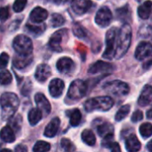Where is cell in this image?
<instances>
[{
	"label": "cell",
	"instance_id": "6da1fadb",
	"mask_svg": "<svg viewBox=\"0 0 152 152\" xmlns=\"http://www.w3.org/2000/svg\"><path fill=\"white\" fill-rule=\"evenodd\" d=\"M132 37V29L129 24L125 23L117 32L116 37V48L114 58H122L129 49Z\"/></svg>",
	"mask_w": 152,
	"mask_h": 152
},
{
	"label": "cell",
	"instance_id": "7a4b0ae2",
	"mask_svg": "<svg viewBox=\"0 0 152 152\" xmlns=\"http://www.w3.org/2000/svg\"><path fill=\"white\" fill-rule=\"evenodd\" d=\"M2 118L6 120L11 118L19 107L20 101L18 96L13 93H4L1 97Z\"/></svg>",
	"mask_w": 152,
	"mask_h": 152
},
{
	"label": "cell",
	"instance_id": "3957f363",
	"mask_svg": "<svg viewBox=\"0 0 152 152\" xmlns=\"http://www.w3.org/2000/svg\"><path fill=\"white\" fill-rule=\"evenodd\" d=\"M113 105L114 102L110 96H100L87 100L85 102L84 107L88 112H92L94 110L108 111L113 107Z\"/></svg>",
	"mask_w": 152,
	"mask_h": 152
},
{
	"label": "cell",
	"instance_id": "277c9868",
	"mask_svg": "<svg viewBox=\"0 0 152 152\" xmlns=\"http://www.w3.org/2000/svg\"><path fill=\"white\" fill-rule=\"evenodd\" d=\"M12 47L14 51L20 55H29L33 51V44L31 39L24 35H18L14 38Z\"/></svg>",
	"mask_w": 152,
	"mask_h": 152
},
{
	"label": "cell",
	"instance_id": "5b68a950",
	"mask_svg": "<svg viewBox=\"0 0 152 152\" xmlns=\"http://www.w3.org/2000/svg\"><path fill=\"white\" fill-rule=\"evenodd\" d=\"M103 89L110 94L115 96H125L126 95L129 91V86L120 80H113L111 82H108L103 86Z\"/></svg>",
	"mask_w": 152,
	"mask_h": 152
},
{
	"label": "cell",
	"instance_id": "8992f818",
	"mask_svg": "<svg viewBox=\"0 0 152 152\" xmlns=\"http://www.w3.org/2000/svg\"><path fill=\"white\" fill-rule=\"evenodd\" d=\"M87 92V85L85 81L77 79L73 81L68 91V98L73 101H77L83 98Z\"/></svg>",
	"mask_w": 152,
	"mask_h": 152
},
{
	"label": "cell",
	"instance_id": "52a82bcc",
	"mask_svg": "<svg viewBox=\"0 0 152 152\" xmlns=\"http://www.w3.org/2000/svg\"><path fill=\"white\" fill-rule=\"evenodd\" d=\"M118 29L117 28H111L106 34V49L102 57L104 59L112 60L115 55V48H116V37H117Z\"/></svg>",
	"mask_w": 152,
	"mask_h": 152
},
{
	"label": "cell",
	"instance_id": "ba28073f",
	"mask_svg": "<svg viewBox=\"0 0 152 152\" xmlns=\"http://www.w3.org/2000/svg\"><path fill=\"white\" fill-rule=\"evenodd\" d=\"M112 20V12L109 7H102L95 15V22L102 28L108 27Z\"/></svg>",
	"mask_w": 152,
	"mask_h": 152
},
{
	"label": "cell",
	"instance_id": "9c48e42d",
	"mask_svg": "<svg viewBox=\"0 0 152 152\" xmlns=\"http://www.w3.org/2000/svg\"><path fill=\"white\" fill-rule=\"evenodd\" d=\"M152 48L151 43L142 41L141 42L135 50V58L139 61H143L151 55Z\"/></svg>",
	"mask_w": 152,
	"mask_h": 152
},
{
	"label": "cell",
	"instance_id": "30bf717a",
	"mask_svg": "<svg viewBox=\"0 0 152 152\" xmlns=\"http://www.w3.org/2000/svg\"><path fill=\"white\" fill-rule=\"evenodd\" d=\"M92 6L91 0H72L71 8L73 12L78 15L85 14Z\"/></svg>",
	"mask_w": 152,
	"mask_h": 152
},
{
	"label": "cell",
	"instance_id": "8fae6325",
	"mask_svg": "<svg viewBox=\"0 0 152 152\" xmlns=\"http://www.w3.org/2000/svg\"><path fill=\"white\" fill-rule=\"evenodd\" d=\"M67 31H68L67 29H60V30H58L53 34V36L51 37L50 41H49V47L52 50L56 51V52L61 51V43L62 41L64 35L67 33Z\"/></svg>",
	"mask_w": 152,
	"mask_h": 152
},
{
	"label": "cell",
	"instance_id": "7c38bea8",
	"mask_svg": "<svg viewBox=\"0 0 152 152\" xmlns=\"http://www.w3.org/2000/svg\"><path fill=\"white\" fill-rule=\"evenodd\" d=\"M113 69V65L110 62H106L103 61H98L95 63L92 64L88 69L89 74H97V73H104L110 72Z\"/></svg>",
	"mask_w": 152,
	"mask_h": 152
},
{
	"label": "cell",
	"instance_id": "4fadbf2b",
	"mask_svg": "<svg viewBox=\"0 0 152 152\" xmlns=\"http://www.w3.org/2000/svg\"><path fill=\"white\" fill-rule=\"evenodd\" d=\"M65 88L64 82L60 78H54L50 82L49 85V93L53 98H59Z\"/></svg>",
	"mask_w": 152,
	"mask_h": 152
},
{
	"label": "cell",
	"instance_id": "5bb4252c",
	"mask_svg": "<svg viewBox=\"0 0 152 152\" xmlns=\"http://www.w3.org/2000/svg\"><path fill=\"white\" fill-rule=\"evenodd\" d=\"M74 62L70 58L68 57H62L61 58L57 63H56V67L59 72L62 73V74H69L70 73L73 69H74Z\"/></svg>",
	"mask_w": 152,
	"mask_h": 152
},
{
	"label": "cell",
	"instance_id": "9a60e30c",
	"mask_svg": "<svg viewBox=\"0 0 152 152\" xmlns=\"http://www.w3.org/2000/svg\"><path fill=\"white\" fill-rule=\"evenodd\" d=\"M51 75H52L51 68L47 64H40L37 66L36 69L35 77L38 82L43 83L45 80H47L51 77Z\"/></svg>",
	"mask_w": 152,
	"mask_h": 152
},
{
	"label": "cell",
	"instance_id": "2e32d148",
	"mask_svg": "<svg viewBox=\"0 0 152 152\" xmlns=\"http://www.w3.org/2000/svg\"><path fill=\"white\" fill-rule=\"evenodd\" d=\"M35 102L37 103V108L42 111V113L48 115L51 112V104L43 94H37L35 95Z\"/></svg>",
	"mask_w": 152,
	"mask_h": 152
},
{
	"label": "cell",
	"instance_id": "e0dca14e",
	"mask_svg": "<svg viewBox=\"0 0 152 152\" xmlns=\"http://www.w3.org/2000/svg\"><path fill=\"white\" fill-rule=\"evenodd\" d=\"M48 16V12L45 9L42 7H36L32 10L29 15V19L34 23H42L46 20Z\"/></svg>",
	"mask_w": 152,
	"mask_h": 152
},
{
	"label": "cell",
	"instance_id": "ac0fdd59",
	"mask_svg": "<svg viewBox=\"0 0 152 152\" xmlns=\"http://www.w3.org/2000/svg\"><path fill=\"white\" fill-rule=\"evenodd\" d=\"M32 55H20L18 54V56H14L12 64L13 66L18 69H23L26 67H28L32 62Z\"/></svg>",
	"mask_w": 152,
	"mask_h": 152
},
{
	"label": "cell",
	"instance_id": "d6986e66",
	"mask_svg": "<svg viewBox=\"0 0 152 152\" xmlns=\"http://www.w3.org/2000/svg\"><path fill=\"white\" fill-rule=\"evenodd\" d=\"M152 97V88L150 85H147L143 87L141 95L138 99V104L142 107H145L150 105L151 102Z\"/></svg>",
	"mask_w": 152,
	"mask_h": 152
},
{
	"label": "cell",
	"instance_id": "ffe728a7",
	"mask_svg": "<svg viewBox=\"0 0 152 152\" xmlns=\"http://www.w3.org/2000/svg\"><path fill=\"white\" fill-rule=\"evenodd\" d=\"M60 124H61V120L59 118H53L50 123L47 125V126L45 129V133L44 135L48 137V138H52L54 137L59 130L60 127Z\"/></svg>",
	"mask_w": 152,
	"mask_h": 152
},
{
	"label": "cell",
	"instance_id": "44dd1931",
	"mask_svg": "<svg viewBox=\"0 0 152 152\" xmlns=\"http://www.w3.org/2000/svg\"><path fill=\"white\" fill-rule=\"evenodd\" d=\"M126 149L127 151L135 152L141 150V142L135 134L129 135L126 140Z\"/></svg>",
	"mask_w": 152,
	"mask_h": 152
},
{
	"label": "cell",
	"instance_id": "7402d4cb",
	"mask_svg": "<svg viewBox=\"0 0 152 152\" xmlns=\"http://www.w3.org/2000/svg\"><path fill=\"white\" fill-rule=\"evenodd\" d=\"M151 13V1L148 0L141 4L138 8V15L142 20H147L150 18Z\"/></svg>",
	"mask_w": 152,
	"mask_h": 152
},
{
	"label": "cell",
	"instance_id": "603a6c76",
	"mask_svg": "<svg viewBox=\"0 0 152 152\" xmlns=\"http://www.w3.org/2000/svg\"><path fill=\"white\" fill-rule=\"evenodd\" d=\"M0 138L7 143H12L15 141V134L10 126H4L0 131Z\"/></svg>",
	"mask_w": 152,
	"mask_h": 152
},
{
	"label": "cell",
	"instance_id": "cb8c5ba5",
	"mask_svg": "<svg viewBox=\"0 0 152 152\" xmlns=\"http://www.w3.org/2000/svg\"><path fill=\"white\" fill-rule=\"evenodd\" d=\"M42 117H43L42 111L38 108H34L30 110V111L28 112V119L31 126H36L42 119Z\"/></svg>",
	"mask_w": 152,
	"mask_h": 152
},
{
	"label": "cell",
	"instance_id": "d4e9b609",
	"mask_svg": "<svg viewBox=\"0 0 152 152\" xmlns=\"http://www.w3.org/2000/svg\"><path fill=\"white\" fill-rule=\"evenodd\" d=\"M116 13H117L118 18L120 20H122L123 22H126L127 20H130V17H131V11H130L129 5L126 4L124 7L118 9L116 11Z\"/></svg>",
	"mask_w": 152,
	"mask_h": 152
},
{
	"label": "cell",
	"instance_id": "484cf974",
	"mask_svg": "<svg viewBox=\"0 0 152 152\" xmlns=\"http://www.w3.org/2000/svg\"><path fill=\"white\" fill-rule=\"evenodd\" d=\"M81 138H82V141L88 146H94L96 142L94 134L93 133V131L88 130V129H86L83 131L81 134Z\"/></svg>",
	"mask_w": 152,
	"mask_h": 152
},
{
	"label": "cell",
	"instance_id": "4316f807",
	"mask_svg": "<svg viewBox=\"0 0 152 152\" xmlns=\"http://www.w3.org/2000/svg\"><path fill=\"white\" fill-rule=\"evenodd\" d=\"M97 131H98V134L101 136V137H105L106 135H109V134H111L114 133V127L110 123H104V124H102L100 125L98 127H97Z\"/></svg>",
	"mask_w": 152,
	"mask_h": 152
},
{
	"label": "cell",
	"instance_id": "83f0119b",
	"mask_svg": "<svg viewBox=\"0 0 152 152\" xmlns=\"http://www.w3.org/2000/svg\"><path fill=\"white\" fill-rule=\"evenodd\" d=\"M82 119V115L79 110L75 109L74 110L71 111L69 115V123L72 126H77Z\"/></svg>",
	"mask_w": 152,
	"mask_h": 152
},
{
	"label": "cell",
	"instance_id": "f1b7e54d",
	"mask_svg": "<svg viewBox=\"0 0 152 152\" xmlns=\"http://www.w3.org/2000/svg\"><path fill=\"white\" fill-rule=\"evenodd\" d=\"M26 27H27L28 32H30V33H32V34H34L36 36L41 35L45 29V26L44 24H39V23L38 24H29V23H28L26 25Z\"/></svg>",
	"mask_w": 152,
	"mask_h": 152
},
{
	"label": "cell",
	"instance_id": "f546056e",
	"mask_svg": "<svg viewBox=\"0 0 152 152\" xmlns=\"http://www.w3.org/2000/svg\"><path fill=\"white\" fill-rule=\"evenodd\" d=\"M129 112H130V105L129 104L124 105L117 112L116 117H115V119L117 121H118V122L119 121H122L124 118H126V117L129 114Z\"/></svg>",
	"mask_w": 152,
	"mask_h": 152
},
{
	"label": "cell",
	"instance_id": "4dcf8cb0",
	"mask_svg": "<svg viewBox=\"0 0 152 152\" xmlns=\"http://www.w3.org/2000/svg\"><path fill=\"white\" fill-rule=\"evenodd\" d=\"M12 74L6 69H1L0 71V85L7 86L12 82Z\"/></svg>",
	"mask_w": 152,
	"mask_h": 152
},
{
	"label": "cell",
	"instance_id": "1f68e13d",
	"mask_svg": "<svg viewBox=\"0 0 152 152\" xmlns=\"http://www.w3.org/2000/svg\"><path fill=\"white\" fill-rule=\"evenodd\" d=\"M140 134L144 138H150L152 134V126L151 123H144L140 126Z\"/></svg>",
	"mask_w": 152,
	"mask_h": 152
},
{
	"label": "cell",
	"instance_id": "d6a6232c",
	"mask_svg": "<svg viewBox=\"0 0 152 152\" xmlns=\"http://www.w3.org/2000/svg\"><path fill=\"white\" fill-rule=\"evenodd\" d=\"M73 33L76 37L79 38H84L86 37V28L79 23L76 22L73 24Z\"/></svg>",
	"mask_w": 152,
	"mask_h": 152
},
{
	"label": "cell",
	"instance_id": "836d02e7",
	"mask_svg": "<svg viewBox=\"0 0 152 152\" xmlns=\"http://www.w3.org/2000/svg\"><path fill=\"white\" fill-rule=\"evenodd\" d=\"M51 149V146L48 142H44V141H39L37 142L34 147H33V151L34 152H46L49 151Z\"/></svg>",
	"mask_w": 152,
	"mask_h": 152
},
{
	"label": "cell",
	"instance_id": "e575fe53",
	"mask_svg": "<svg viewBox=\"0 0 152 152\" xmlns=\"http://www.w3.org/2000/svg\"><path fill=\"white\" fill-rule=\"evenodd\" d=\"M51 23L53 28H58L65 23V19L60 13H53L51 18Z\"/></svg>",
	"mask_w": 152,
	"mask_h": 152
},
{
	"label": "cell",
	"instance_id": "d590c367",
	"mask_svg": "<svg viewBox=\"0 0 152 152\" xmlns=\"http://www.w3.org/2000/svg\"><path fill=\"white\" fill-rule=\"evenodd\" d=\"M61 146L62 150L65 151L70 152L76 151L75 145L72 143V142H71L70 140H69V139H67V138L61 139Z\"/></svg>",
	"mask_w": 152,
	"mask_h": 152
},
{
	"label": "cell",
	"instance_id": "8d00e7d4",
	"mask_svg": "<svg viewBox=\"0 0 152 152\" xmlns=\"http://www.w3.org/2000/svg\"><path fill=\"white\" fill-rule=\"evenodd\" d=\"M27 2H28V0H15L14 4L12 5L13 11L16 12H21L25 8V6L27 4Z\"/></svg>",
	"mask_w": 152,
	"mask_h": 152
},
{
	"label": "cell",
	"instance_id": "74e56055",
	"mask_svg": "<svg viewBox=\"0 0 152 152\" xmlns=\"http://www.w3.org/2000/svg\"><path fill=\"white\" fill-rule=\"evenodd\" d=\"M8 62H9V55L6 53H2L0 54V69H5Z\"/></svg>",
	"mask_w": 152,
	"mask_h": 152
},
{
	"label": "cell",
	"instance_id": "f35d334b",
	"mask_svg": "<svg viewBox=\"0 0 152 152\" xmlns=\"http://www.w3.org/2000/svg\"><path fill=\"white\" fill-rule=\"evenodd\" d=\"M9 7L8 6H4V7H1L0 8V20L1 21H4L9 18Z\"/></svg>",
	"mask_w": 152,
	"mask_h": 152
},
{
	"label": "cell",
	"instance_id": "ab89813d",
	"mask_svg": "<svg viewBox=\"0 0 152 152\" xmlns=\"http://www.w3.org/2000/svg\"><path fill=\"white\" fill-rule=\"evenodd\" d=\"M142 118H143V113L141 110H136L132 115V121L134 123H137V122L141 121Z\"/></svg>",
	"mask_w": 152,
	"mask_h": 152
},
{
	"label": "cell",
	"instance_id": "60d3db41",
	"mask_svg": "<svg viewBox=\"0 0 152 152\" xmlns=\"http://www.w3.org/2000/svg\"><path fill=\"white\" fill-rule=\"evenodd\" d=\"M20 124H21V118L20 115H18L16 118H13L12 120V126H14V128H18V130H20Z\"/></svg>",
	"mask_w": 152,
	"mask_h": 152
},
{
	"label": "cell",
	"instance_id": "b9f144b4",
	"mask_svg": "<svg viewBox=\"0 0 152 152\" xmlns=\"http://www.w3.org/2000/svg\"><path fill=\"white\" fill-rule=\"evenodd\" d=\"M110 150L112 152H119L121 151V149H120V147H119V145H118V143H117V142H112V144L110 145Z\"/></svg>",
	"mask_w": 152,
	"mask_h": 152
},
{
	"label": "cell",
	"instance_id": "7bdbcfd3",
	"mask_svg": "<svg viewBox=\"0 0 152 152\" xmlns=\"http://www.w3.org/2000/svg\"><path fill=\"white\" fill-rule=\"evenodd\" d=\"M14 151L17 152H26L28 151V148H27L26 146L22 145V144H20V145H18V146L15 148Z\"/></svg>",
	"mask_w": 152,
	"mask_h": 152
},
{
	"label": "cell",
	"instance_id": "ee69618b",
	"mask_svg": "<svg viewBox=\"0 0 152 152\" xmlns=\"http://www.w3.org/2000/svg\"><path fill=\"white\" fill-rule=\"evenodd\" d=\"M151 142H148V144H147V148H148V151L150 152L152 151V149H151Z\"/></svg>",
	"mask_w": 152,
	"mask_h": 152
},
{
	"label": "cell",
	"instance_id": "f6af8a7d",
	"mask_svg": "<svg viewBox=\"0 0 152 152\" xmlns=\"http://www.w3.org/2000/svg\"><path fill=\"white\" fill-rule=\"evenodd\" d=\"M151 110H148V112H147V118H149V119H151Z\"/></svg>",
	"mask_w": 152,
	"mask_h": 152
},
{
	"label": "cell",
	"instance_id": "bcb514c9",
	"mask_svg": "<svg viewBox=\"0 0 152 152\" xmlns=\"http://www.w3.org/2000/svg\"><path fill=\"white\" fill-rule=\"evenodd\" d=\"M136 1H137L138 3H140V2H142V1H143V0H136Z\"/></svg>",
	"mask_w": 152,
	"mask_h": 152
}]
</instances>
